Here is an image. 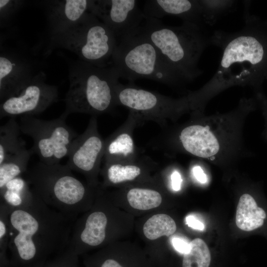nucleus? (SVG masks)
<instances>
[{
  "label": "nucleus",
  "instance_id": "13",
  "mask_svg": "<svg viewBox=\"0 0 267 267\" xmlns=\"http://www.w3.org/2000/svg\"><path fill=\"white\" fill-rule=\"evenodd\" d=\"M37 73H35L34 65L27 57L0 44V101L18 93Z\"/></svg>",
  "mask_w": 267,
  "mask_h": 267
},
{
  "label": "nucleus",
  "instance_id": "20",
  "mask_svg": "<svg viewBox=\"0 0 267 267\" xmlns=\"http://www.w3.org/2000/svg\"><path fill=\"white\" fill-rule=\"evenodd\" d=\"M139 161L137 159L132 162H105L103 174L105 183L114 185L135 180L142 171Z\"/></svg>",
  "mask_w": 267,
  "mask_h": 267
},
{
  "label": "nucleus",
  "instance_id": "23",
  "mask_svg": "<svg viewBox=\"0 0 267 267\" xmlns=\"http://www.w3.org/2000/svg\"><path fill=\"white\" fill-rule=\"evenodd\" d=\"M203 23L212 26L221 17L236 10L238 1L233 0H199Z\"/></svg>",
  "mask_w": 267,
  "mask_h": 267
},
{
  "label": "nucleus",
  "instance_id": "25",
  "mask_svg": "<svg viewBox=\"0 0 267 267\" xmlns=\"http://www.w3.org/2000/svg\"><path fill=\"white\" fill-rule=\"evenodd\" d=\"M127 198L133 208L147 210L158 207L162 202V196L158 191L141 187H134L130 189Z\"/></svg>",
  "mask_w": 267,
  "mask_h": 267
},
{
  "label": "nucleus",
  "instance_id": "28",
  "mask_svg": "<svg viewBox=\"0 0 267 267\" xmlns=\"http://www.w3.org/2000/svg\"><path fill=\"white\" fill-rule=\"evenodd\" d=\"M24 3L25 1L21 0H0V28L10 25L14 17Z\"/></svg>",
  "mask_w": 267,
  "mask_h": 267
},
{
  "label": "nucleus",
  "instance_id": "16",
  "mask_svg": "<svg viewBox=\"0 0 267 267\" xmlns=\"http://www.w3.org/2000/svg\"><path fill=\"white\" fill-rule=\"evenodd\" d=\"M145 18L160 20L166 16H176L183 23L202 26L199 0H149L145 1L143 10Z\"/></svg>",
  "mask_w": 267,
  "mask_h": 267
},
{
  "label": "nucleus",
  "instance_id": "12",
  "mask_svg": "<svg viewBox=\"0 0 267 267\" xmlns=\"http://www.w3.org/2000/svg\"><path fill=\"white\" fill-rule=\"evenodd\" d=\"M105 140L99 134L96 116H92L85 131L74 141L66 165L87 179L88 184H96L97 176L103 157Z\"/></svg>",
  "mask_w": 267,
  "mask_h": 267
},
{
  "label": "nucleus",
  "instance_id": "32",
  "mask_svg": "<svg viewBox=\"0 0 267 267\" xmlns=\"http://www.w3.org/2000/svg\"><path fill=\"white\" fill-rule=\"evenodd\" d=\"M171 179L173 189L175 191H179L182 181L180 173L177 171H174L171 176Z\"/></svg>",
  "mask_w": 267,
  "mask_h": 267
},
{
  "label": "nucleus",
  "instance_id": "21",
  "mask_svg": "<svg viewBox=\"0 0 267 267\" xmlns=\"http://www.w3.org/2000/svg\"><path fill=\"white\" fill-rule=\"evenodd\" d=\"M20 130L15 117H11L0 128V164L6 158L25 147L19 137Z\"/></svg>",
  "mask_w": 267,
  "mask_h": 267
},
{
  "label": "nucleus",
  "instance_id": "33",
  "mask_svg": "<svg viewBox=\"0 0 267 267\" xmlns=\"http://www.w3.org/2000/svg\"><path fill=\"white\" fill-rule=\"evenodd\" d=\"M193 176L201 183H205L207 181V177L202 168L199 166H195L192 169Z\"/></svg>",
  "mask_w": 267,
  "mask_h": 267
},
{
  "label": "nucleus",
  "instance_id": "9",
  "mask_svg": "<svg viewBox=\"0 0 267 267\" xmlns=\"http://www.w3.org/2000/svg\"><path fill=\"white\" fill-rule=\"evenodd\" d=\"M64 112L58 118L44 120L22 116L18 123L20 132L33 140L31 149L40 162L46 165L59 164L68 156L74 141L79 134L66 123Z\"/></svg>",
  "mask_w": 267,
  "mask_h": 267
},
{
  "label": "nucleus",
  "instance_id": "6",
  "mask_svg": "<svg viewBox=\"0 0 267 267\" xmlns=\"http://www.w3.org/2000/svg\"><path fill=\"white\" fill-rule=\"evenodd\" d=\"M45 55L63 48L76 54L79 60L106 67L118 43L111 30L94 15L86 13L82 18L61 32L48 37Z\"/></svg>",
  "mask_w": 267,
  "mask_h": 267
},
{
  "label": "nucleus",
  "instance_id": "31",
  "mask_svg": "<svg viewBox=\"0 0 267 267\" xmlns=\"http://www.w3.org/2000/svg\"><path fill=\"white\" fill-rule=\"evenodd\" d=\"M185 222L188 226L194 229L203 231L205 228L203 223L197 220L193 216H187L185 218Z\"/></svg>",
  "mask_w": 267,
  "mask_h": 267
},
{
  "label": "nucleus",
  "instance_id": "1",
  "mask_svg": "<svg viewBox=\"0 0 267 267\" xmlns=\"http://www.w3.org/2000/svg\"><path fill=\"white\" fill-rule=\"evenodd\" d=\"M244 2L243 28L234 32L216 30L211 45L219 48L222 56L212 78L199 89L189 92L194 108L202 110L208 101L233 86L257 87L267 78V25L249 13Z\"/></svg>",
  "mask_w": 267,
  "mask_h": 267
},
{
  "label": "nucleus",
  "instance_id": "26",
  "mask_svg": "<svg viewBox=\"0 0 267 267\" xmlns=\"http://www.w3.org/2000/svg\"><path fill=\"white\" fill-rule=\"evenodd\" d=\"M211 262L209 249L205 242L195 238L190 242L188 252L184 254L182 267H209Z\"/></svg>",
  "mask_w": 267,
  "mask_h": 267
},
{
  "label": "nucleus",
  "instance_id": "29",
  "mask_svg": "<svg viewBox=\"0 0 267 267\" xmlns=\"http://www.w3.org/2000/svg\"><path fill=\"white\" fill-rule=\"evenodd\" d=\"M43 267H79L78 256L70 250L48 261Z\"/></svg>",
  "mask_w": 267,
  "mask_h": 267
},
{
  "label": "nucleus",
  "instance_id": "11",
  "mask_svg": "<svg viewBox=\"0 0 267 267\" xmlns=\"http://www.w3.org/2000/svg\"><path fill=\"white\" fill-rule=\"evenodd\" d=\"M45 79V74L40 71L18 93L0 101V118L37 115L57 102V87Z\"/></svg>",
  "mask_w": 267,
  "mask_h": 267
},
{
  "label": "nucleus",
  "instance_id": "8",
  "mask_svg": "<svg viewBox=\"0 0 267 267\" xmlns=\"http://www.w3.org/2000/svg\"><path fill=\"white\" fill-rule=\"evenodd\" d=\"M116 106L129 110L139 125L145 121L164 125L168 119L174 120L191 110L187 95L178 99L140 88L133 83L119 82L115 89Z\"/></svg>",
  "mask_w": 267,
  "mask_h": 267
},
{
  "label": "nucleus",
  "instance_id": "19",
  "mask_svg": "<svg viewBox=\"0 0 267 267\" xmlns=\"http://www.w3.org/2000/svg\"><path fill=\"white\" fill-rule=\"evenodd\" d=\"M0 202L11 208H18L30 203L34 193L23 177L15 178L0 189Z\"/></svg>",
  "mask_w": 267,
  "mask_h": 267
},
{
  "label": "nucleus",
  "instance_id": "22",
  "mask_svg": "<svg viewBox=\"0 0 267 267\" xmlns=\"http://www.w3.org/2000/svg\"><path fill=\"white\" fill-rule=\"evenodd\" d=\"M33 153L31 149L25 147L0 164V189L10 180L23 177Z\"/></svg>",
  "mask_w": 267,
  "mask_h": 267
},
{
  "label": "nucleus",
  "instance_id": "10",
  "mask_svg": "<svg viewBox=\"0 0 267 267\" xmlns=\"http://www.w3.org/2000/svg\"><path fill=\"white\" fill-rule=\"evenodd\" d=\"M135 0H90L88 12L105 24L118 43L138 34L145 19Z\"/></svg>",
  "mask_w": 267,
  "mask_h": 267
},
{
  "label": "nucleus",
  "instance_id": "2",
  "mask_svg": "<svg viewBox=\"0 0 267 267\" xmlns=\"http://www.w3.org/2000/svg\"><path fill=\"white\" fill-rule=\"evenodd\" d=\"M33 193L28 204L10 208L8 267H43L68 247L75 222Z\"/></svg>",
  "mask_w": 267,
  "mask_h": 267
},
{
  "label": "nucleus",
  "instance_id": "15",
  "mask_svg": "<svg viewBox=\"0 0 267 267\" xmlns=\"http://www.w3.org/2000/svg\"><path fill=\"white\" fill-rule=\"evenodd\" d=\"M139 125L137 120L129 112L126 122L105 140V162H132L137 160L133 131Z\"/></svg>",
  "mask_w": 267,
  "mask_h": 267
},
{
  "label": "nucleus",
  "instance_id": "5",
  "mask_svg": "<svg viewBox=\"0 0 267 267\" xmlns=\"http://www.w3.org/2000/svg\"><path fill=\"white\" fill-rule=\"evenodd\" d=\"M120 78L112 65L99 67L80 60L69 64V88L65 97L67 115L109 113L116 106L115 89Z\"/></svg>",
  "mask_w": 267,
  "mask_h": 267
},
{
  "label": "nucleus",
  "instance_id": "34",
  "mask_svg": "<svg viewBox=\"0 0 267 267\" xmlns=\"http://www.w3.org/2000/svg\"><path fill=\"white\" fill-rule=\"evenodd\" d=\"M99 267H122L116 261L108 258L104 260L99 265Z\"/></svg>",
  "mask_w": 267,
  "mask_h": 267
},
{
  "label": "nucleus",
  "instance_id": "4",
  "mask_svg": "<svg viewBox=\"0 0 267 267\" xmlns=\"http://www.w3.org/2000/svg\"><path fill=\"white\" fill-rule=\"evenodd\" d=\"M72 171L66 165L40 161L28 168L23 177L46 205L75 222L89 205L92 186L84 184Z\"/></svg>",
  "mask_w": 267,
  "mask_h": 267
},
{
  "label": "nucleus",
  "instance_id": "27",
  "mask_svg": "<svg viewBox=\"0 0 267 267\" xmlns=\"http://www.w3.org/2000/svg\"><path fill=\"white\" fill-rule=\"evenodd\" d=\"M9 207L0 202V267H8L9 266Z\"/></svg>",
  "mask_w": 267,
  "mask_h": 267
},
{
  "label": "nucleus",
  "instance_id": "18",
  "mask_svg": "<svg viewBox=\"0 0 267 267\" xmlns=\"http://www.w3.org/2000/svg\"><path fill=\"white\" fill-rule=\"evenodd\" d=\"M267 212L259 206L255 199L245 193L240 198L236 213V224L240 229L252 231L265 226Z\"/></svg>",
  "mask_w": 267,
  "mask_h": 267
},
{
  "label": "nucleus",
  "instance_id": "14",
  "mask_svg": "<svg viewBox=\"0 0 267 267\" xmlns=\"http://www.w3.org/2000/svg\"><path fill=\"white\" fill-rule=\"evenodd\" d=\"M90 0H46L36 2L46 16L48 37L79 21L88 12Z\"/></svg>",
  "mask_w": 267,
  "mask_h": 267
},
{
  "label": "nucleus",
  "instance_id": "35",
  "mask_svg": "<svg viewBox=\"0 0 267 267\" xmlns=\"http://www.w3.org/2000/svg\"><path fill=\"white\" fill-rule=\"evenodd\" d=\"M258 97H259L260 101H261L262 102L264 112L265 114L266 117L267 118V101L266 100L264 97L261 94H260V95L259 94V95H258Z\"/></svg>",
  "mask_w": 267,
  "mask_h": 267
},
{
  "label": "nucleus",
  "instance_id": "24",
  "mask_svg": "<svg viewBox=\"0 0 267 267\" xmlns=\"http://www.w3.org/2000/svg\"><path fill=\"white\" fill-rule=\"evenodd\" d=\"M174 220L169 216L156 214L150 218L144 223L143 231L144 235L150 240H155L161 236H169L176 230Z\"/></svg>",
  "mask_w": 267,
  "mask_h": 267
},
{
  "label": "nucleus",
  "instance_id": "30",
  "mask_svg": "<svg viewBox=\"0 0 267 267\" xmlns=\"http://www.w3.org/2000/svg\"><path fill=\"white\" fill-rule=\"evenodd\" d=\"M171 242L175 250L181 254L184 255L189 250L190 242L182 237L174 236L172 238Z\"/></svg>",
  "mask_w": 267,
  "mask_h": 267
},
{
  "label": "nucleus",
  "instance_id": "3",
  "mask_svg": "<svg viewBox=\"0 0 267 267\" xmlns=\"http://www.w3.org/2000/svg\"><path fill=\"white\" fill-rule=\"evenodd\" d=\"M138 32L155 46L183 83L193 81L203 74L199 60L211 43L210 36L201 26L182 22L180 26H171L159 19L145 18Z\"/></svg>",
  "mask_w": 267,
  "mask_h": 267
},
{
  "label": "nucleus",
  "instance_id": "7",
  "mask_svg": "<svg viewBox=\"0 0 267 267\" xmlns=\"http://www.w3.org/2000/svg\"><path fill=\"white\" fill-rule=\"evenodd\" d=\"M111 65L120 78L130 83L145 78L171 86L184 84L155 46L139 32L118 43L112 57Z\"/></svg>",
  "mask_w": 267,
  "mask_h": 267
},
{
  "label": "nucleus",
  "instance_id": "17",
  "mask_svg": "<svg viewBox=\"0 0 267 267\" xmlns=\"http://www.w3.org/2000/svg\"><path fill=\"white\" fill-rule=\"evenodd\" d=\"M178 140L186 152L201 158L214 156L220 148L215 134L208 127L199 124H190L183 127L178 134Z\"/></svg>",
  "mask_w": 267,
  "mask_h": 267
}]
</instances>
